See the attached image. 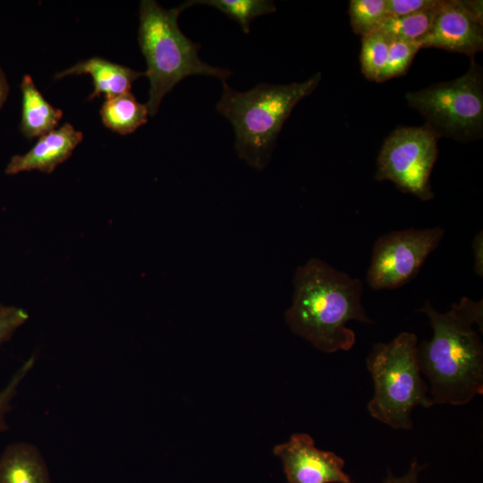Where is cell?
Segmentation results:
<instances>
[{
	"instance_id": "obj_1",
	"label": "cell",
	"mask_w": 483,
	"mask_h": 483,
	"mask_svg": "<svg viewBox=\"0 0 483 483\" xmlns=\"http://www.w3.org/2000/svg\"><path fill=\"white\" fill-rule=\"evenodd\" d=\"M429 320L430 340L418 344L420 372L433 404L464 405L483 394V301L462 297L440 312L427 301L418 309Z\"/></svg>"
},
{
	"instance_id": "obj_2",
	"label": "cell",
	"mask_w": 483,
	"mask_h": 483,
	"mask_svg": "<svg viewBox=\"0 0 483 483\" xmlns=\"http://www.w3.org/2000/svg\"><path fill=\"white\" fill-rule=\"evenodd\" d=\"M292 285L285 322L295 335L321 352L350 351L356 335L347 323H373L361 302V281L322 259L312 258L299 266Z\"/></svg>"
},
{
	"instance_id": "obj_3",
	"label": "cell",
	"mask_w": 483,
	"mask_h": 483,
	"mask_svg": "<svg viewBox=\"0 0 483 483\" xmlns=\"http://www.w3.org/2000/svg\"><path fill=\"white\" fill-rule=\"evenodd\" d=\"M321 80L318 72L303 82L259 84L238 92L223 82L216 110L233 124L235 149L241 159L256 170L267 165L275 141L294 106L311 94Z\"/></svg>"
},
{
	"instance_id": "obj_4",
	"label": "cell",
	"mask_w": 483,
	"mask_h": 483,
	"mask_svg": "<svg viewBox=\"0 0 483 483\" xmlns=\"http://www.w3.org/2000/svg\"><path fill=\"white\" fill-rule=\"evenodd\" d=\"M185 8L166 10L156 1L143 0L140 4L138 40L146 59L149 80L148 114H157L163 97L182 80L191 75L216 77L222 83L231 75L227 69L211 66L198 55L199 45L181 31L178 16Z\"/></svg>"
},
{
	"instance_id": "obj_5",
	"label": "cell",
	"mask_w": 483,
	"mask_h": 483,
	"mask_svg": "<svg viewBox=\"0 0 483 483\" xmlns=\"http://www.w3.org/2000/svg\"><path fill=\"white\" fill-rule=\"evenodd\" d=\"M418 344L415 334L402 332L388 343L374 344L366 359L374 385L368 411L394 429H411L414 408L434 405L420 372Z\"/></svg>"
},
{
	"instance_id": "obj_6",
	"label": "cell",
	"mask_w": 483,
	"mask_h": 483,
	"mask_svg": "<svg viewBox=\"0 0 483 483\" xmlns=\"http://www.w3.org/2000/svg\"><path fill=\"white\" fill-rule=\"evenodd\" d=\"M405 98L438 138L470 141L482 135L483 74L474 60L461 77L410 91Z\"/></svg>"
},
{
	"instance_id": "obj_7",
	"label": "cell",
	"mask_w": 483,
	"mask_h": 483,
	"mask_svg": "<svg viewBox=\"0 0 483 483\" xmlns=\"http://www.w3.org/2000/svg\"><path fill=\"white\" fill-rule=\"evenodd\" d=\"M438 137L427 125L399 127L384 141L375 180L390 181L402 192L433 199L430 175L437 159Z\"/></svg>"
},
{
	"instance_id": "obj_8",
	"label": "cell",
	"mask_w": 483,
	"mask_h": 483,
	"mask_svg": "<svg viewBox=\"0 0 483 483\" xmlns=\"http://www.w3.org/2000/svg\"><path fill=\"white\" fill-rule=\"evenodd\" d=\"M445 235L441 226L394 231L374 243L367 282L374 290L395 289L413 279Z\"/></svg>"
},
{
	"instance_id": "obj_9",
	"label": "cell",
	"mask_w": 483,
	"mask_h": 483,
	"mask_svg": "<svg viewBox=\"0 0 483 483\" xmlns=\"http://www.w3.org/2000/svg\"><path fill=\"white\" fill-rule=\"evenodd\" d=\"M420 44L472 57L483 49L482 1L441 0Z\"/></svg>"
},
{
	"instance_id": "obj_10",
	"label": "cell",
	"mask_w": 483,
	"mask_h": 483,
	"mask_svg": "<svg viewBox=\"0 0 483 483\" xmlns=\"http://www.w3.org/2000/svg\"><path fill=\"white\" fill-rule=\"evenodd\" d=\"M273 453L281 460L289 483H354L343 470L344 460L318 449L309 434H292L288 441L276 445Z\"/></svg>"
},
{
	"instance_id": "obj_11",
	"label": "cell",
	"mask_w": 483,
	"mask_h": 483,
	"mask_svg": "<svg viewBox=\"0 0 483 483\" xmlns=\"http://www.w3.org/2000/svg\"><path fill=\"white\" fill-rule=\"evenodd\" d=\"M82 139V132L66 123L40 136L27 153L13 156L6 165L5 174H15L33 170L52 173L71 157Z\"/></svg>"
},
{
	"instance_id": "obj_12",
	"label": "cell",
	"mask_w": 483,
	"mask_h": 483,
	"mask_svg": "<svg viewBox=\"0 0 483 483\" xmlns=\"http://www.w3.org/2000/svg\"><path fill=\"white\" fill-rule=\"evenodd\" d=\"M80 74H89L92 78L94 89L89 99L100 95L106 99L130 92L133 81L143 76L144 72L95 56L78 62L57 73L55 78Z\"/></svg>"
},
{
	"instance_id": "obj_13",
	"label": "cell",
	"mask_w": 483,
	"mask_h": 483,
	"mask_svg": "<svg viewBox=\"0 0 483 483\" xmlns=\"http://www.w3.org/2000/svg\"><path fill=\"white\" fill-rule=\"evenodd\" d=\"M0 483H51L38 448L27 442L8 445L0 455Z\"/></svg>"
},
{
	"instance_id": "obj_14",
	"label": "cell",
	"mask_w": 483,
	"mask_h": 483,
	"mask_svg": "<svg viewBox=\"0 0 483 483\" xmlns=\"http://www.w3.org/2000/svg\"><path fill=\"white\" fill-rule=\"evenodd\" d=\"M21 90L22 133L27 138H34L53 131L63 116L62 110L54 107L45 99L28 74L22 78Z\"/></svg>"
},
{
	"instance_id": "obj_15",
	"label": "cell",
	"mask_w": 483,
	"mask_h": 483,
	"mask_svg": "<svg viewBox=\"0 0 483 483\" xmlns=\"http://www.w3.org/2000/svg\"><path fill=\"white\" fill-rule=\"evenodd\" d=\"M103 123L122 135L132 133L148 122L146 104L138 102L131 93L106 98L100 109Z\"/></svg>"
},
{
	"instance_id": "obj_16",
	"label": "cell",
	"mask_w": 483,
	"mask_h": 483,
	"mask_svg": "<svg viewBox=\"0 0 483 483\" xmlns=\"http://www.w3.org/2000/svg\"><path fill=\"white\" fill-rule=\"evenodd\" d=\"M193 4H206L218 9L236 21L244 33L250 32V24L254 18L276 10L274 2L267 0H195L182 4L184 8Z\"/></svg>"
},
{
	"instance_id": "obj_17",
	"label": "cell",
	"mask_w": 483,
	"mask_h": 483,
	"mask_svg": "<svg viewBox=\"0 0 483 483\" xmlns=\"http://www.w3.org/2000/svg\"><path fill=\"white\" fill-rule=\"evenodd\" d=\"M440 3L436 7L423 12L400 17H390L378 31L389 39L420 43L431 28Z\"/></svg>"
},
{
	"instance_id": "obj_18",
	"label": "cell",
	"mask_w": 483,
	"mask_h": 483,
	"mask_svg": "<svg viewBox=\"0 0 483 483\" xmlns=\"http://www.w3.org/2000/svg\"><path fill=\"white\" fill-rule=\"evenodd\" d=\"M349 16L354 33L364 37L377 32L388 19L386 0H352Z\"/></svg>"
},
{
	"instance_id": "obj_19",
	"label": "cell",
	"mask_w": 483,
	"mask_h": 483,
	"mask_svg": "<svg viewBox=\"0 0 483 483\" xmlns=\"http://www.w3.org/2000/svg\"><path fill=\"white\" fill-rule=\"evenodd\" d=\"M389 44L390 39L380 31L361 37L360 67L369 80L378 82L386 63Z\"/></svg>"
},
{
	"instance_id": "obj_20",
	"label": "cell",
	"mask_w": 483,
	"mask_h": 483,
	"mask_svg": "<svg viewBox=\"0 0 483 483\" xmlns=\"http://www.w3.org/2000/svg\"><path fill=\"white\" fill-rule=\"evenodd\" d=\"M420 48L422 47L419 42L390 39L386 63L378 82L405 74Z\"/></svg>"
},
{
	"instance_id": "obj_21",
	"label": "cell",
	"mask_w": 483,
	"mask_h": 483,
	"mask_svg": "<svg viewBox=\"0 0 483 483\" xmlns=\"http://www.w3.org/2000/svg\"><path fill=\"white\" fill-rule=\"evenodd\" d=\"M35 361V356L27 359L0 390V433L5 431L8 428L7 417L12 410L13 402L18 394L22 381L34 367Z\"/></svg>"
},
{
	"instance_id": "obj_22",
	"label": "cell",
	"mask_w": 483,
	"mask_h": 483,
	"mask_svg": "<svg viewBox=\"0 0 483 483\" xmlns=\"http://www.w3.org/2000/svg\"><path fill=\"white\" fill-rule=\"evenodd\" d=\"M28 312L16 306L0 304V346L28 320Z\"/></svg>"
},
{
	"instance_id": "obj_23",
	"label": "cell",
	"mask_w": 483,
	"mask_h": 483,
	"mask_svg": "<svg viewBox=\"0 0 483 483\" xmlns=\"http://www.w3.org/2000/svg\"><path fill=\"white\" fill-rule=\"evenodd\" d=\"M388 18L400 17L432 9L440 0H386Z\"/></svg>"
},
{
	"instance_id": "obj_24",
	"label": "cell",
	"mask_w": 483,
	"mask_h": 483,
	"mask_svg": "<svg viewBox=\"0 0 483 483\" xmlns=\"http://www.w3.org/2000/svg\"><path fill=\"white\" fill-rule=\"evenodd\" d=\"M425 467L426 465H421L419 463L418 460L414 458L408 471L403 476H394L389 470L386 478L382 483H419V473Z\"/></svg>"
},
{
	"instance_id": "obj_25",
	"label": "cell",
	"mask_w": 483,
	"mask_h": 483,
	"mask_svg": "<svg viewBox=\"0 0 483 483\" xmlns=\"http://www.w3.org/2000/svg\"><path fill=\"white\" fill-rule=\"evenodd\" d=\"M472 251L474 255V271L483 276V234L482 231L478 233L472 242Z\"/></svg>"
},
{
	"instance_id": "obj_26",
	"label": "cell",
	"mask_w": 483,
	"mask_h": 483,
	"mask_svg": "<svg viewBox=\"0 0 483 483\" xmlns=\"http://www.w3.org/2000/svg\"><path fill=\"white\" fill-rule=\"evenodd\" d=\"M9 92V85L4 72L0 69V108L4 105Z\"/></svg>"
}]
</instances>
